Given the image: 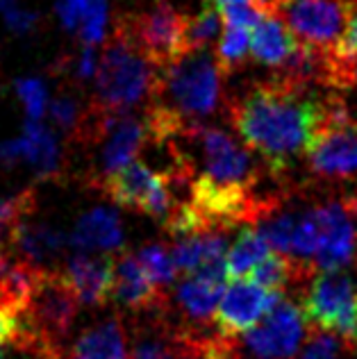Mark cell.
Segmentation results:
<instances>
[{
	"label": "cell",
	"instance_id": "cell-1",
	"mask_svg": "<svg viewBox=\"0 0 357 359\" xmlns=\"http://www.w3.org/2000/svg\"><path fill=\"white\" fill-rule=\"evenodd\" d=\"M335 96L312 84L271 75L239 91L228 102V118L248 150H255L274 177L291 171L328 128Z\"/></svg>",
	"mask_w": 357,
	"mask_h": 359
},
{
	"label": "cell",
	"instance_id": "cell-2",
	"mask_svg": "<svg viewBox=\"0 0 357 359\" xmlns=\"http://www.w3.org/2000/svg\"><path fill=\"white\" fill-rule=\"evenodd\" d=\"M157 73V66L139 50L123 23L116 21L100 55L89 105L102 114H126L153 98Z\"/></svg>",
	"mask_w": 357,
	"mask_h": 359
},
{
	"label": "cell",
	"instance_id": "cell-3",
	"mask_svg": "<svg viewBox=\"0 0 357 359\" xmlns=\"http://www.w3.org/2000/svg\"><path fill=\"white\" fill-rule=\"evenodd\" d=\"M78 294L73 291L64 271H43L30 305L18 316L14 346L36 359L60 357L67 348L64 341L69 339L78 318Z\"/></svg>",
	"mask_w": 357,
	"mask_h": 359
},
{
	"label": "cell",
	"instance_id": "cell-4",
	"mask_svg": "<svg viewBox=\"0 0 357 359\" xmlns=\"http://www.w3.org/2000/svg\"><path fill=\"white\" fill-rule=\"evenodd\" d=\"M221 78L223 73L210 48L189 50L159 69L150 100L189 126L201 123V118L214 114L219 107Z\"/></svg>",
	"mask_w": 357,
	"mask_h": 359
},
{
	"label": "cell",
	"instance_id": "cell-5",
	"mask_svg": "<svg viewBox=\"0 0 357 359\" xmlns=\"http://www.w3.org/2000/svg\"><path fill=\"white\" fill-rule=\"evenodd\" d=\"M130 359H230V339L187 327L166 309L130 314Z\"/></svg>",
	"mask_w": 357,
	"mask_h": 359
},
{
	"label": "cell",
	"instance_id": "cell-6",
	"mask_svg": "<svg viewBox=\"0 0 357 359\" xmlns=\"http://www.w3.org/2000/svg\"><path fill=\"white\" fill-rule=\"evenodd\" d=\"M300 307L312 327L357 344V285L349 273H316Z\"/></svg>",
	"mask_w": 357,
	"mask_h": 359
},
{
	"label": "cell",
	"instance_id": "cell-7",
	"mask_svg": "<svg viewBox=\"0 0 357 359\" xmlns=\"http://www.w3.org/2000/svg\"><path fill=\"white\" fill-rule=\"evenodd\" d=\"M116 21L123 23L139 50L157 69H164L184 55V32L189 16H184L168 0H155L139 12L119 14Z\"/></svg>",
	"mask_w": 357,
	"mask_h": 359
},
{
	"label": "cell",
	"instance_id": "cell-8",
	"mask_svg": "<svg viewBox=\"0 0 357 359\" xmlns=\"http://www.w3.org/2000/svg\"><path fill=\"white\" fill-rule=\"evenodd\" d=\"M180 139H191L201 150L203 173L212 182L225 187L255 189L260 180V166L246 146L237 144L228 132L219 128H205L196 123ZM177 139V141H180Z\"/></svg>",
	"mask_w": 357,
	"mask_h": 359
},
{
	"label": "cell",
	"instance_id": "cell-9",
	"mask_svg": "<svg viewBox=\"0 0 357 359\" xmlns=\"http://www.w3.org/2000/svg\"><path fill=\"white\" fill-rule=\"evenodd\" d=\"M312 214L318 225L314 269L332 273L357 264V198L314 205Z\"/></svg>",
	"mask_w": 357,
	"mask_h": 359
},
{
	"label": "cell",
	"instance_id": "cell-10",
	"mask_svg": "<svg viewBox=\"0 0 357 359\" xmlns=\"http://www.w3.org/2000/svg\"><path fill=\"white\" fill-rule=\"evenodd\" d=\"M285 298V291L260 287L252 280H234L216 307L214 330L225 339H237L262 323L278 302Z\"/></svg>",
	"mask_w": 357,
	"mask_h": 359
},
{
	"label": "cell",
	"instance_id": "cell-11",
	"mask_svg": "<svg viewBox=\"0 0 357 359\" xmlns=\"http://www.w3.org/2000/svg\"><path fill=\"white\" fill-rule=\"evenodd\" d=\"M150 139V128L146 116L137 114H109L105 130L98 139V162L96 171L91 173L89 184L93 187L98 180L116 173L119 168L137 162L139 153Z\"/></svg>",
	"mask_w": 357,
	"mask_h": 359
},
{
	"label": "cell",
	"instance_id": "cell-12",
	"mask_svg": "<svg viewBox=\"0 0 357 359\" xmlns=\"http://www.w3.org/2000/svg\"><path fill=\"white\" fill-rule=\"evenodd\" d=\"M278 16H283L298 41L318 48H335L346 23V9L339 0H285Z\"/></svg>",
	"mask_w": 357,
	"mask_h": 359
},
{
	"label": "cell",
	"instance_id": "cell-13",
	"mask_svg": "<svg viewBox=\"0 0 357 359\" xmlns=\"http://www.w3.org/2000/svg\"><path fill=\"white\" fill-rule=\"evenodd\" d=\"M305 157L309 173L321 180L357 177V121L323 130Z\"/></svg>",
	"mask_w": 357,
	"mask_h": 359
},
{
	"label": "cell",
	"instance_id": "cell-14",
	"mask_svg": "<svg viewBox=\"0 0 357 359\" xmlns=\"http://www.w3.org/2000/svg\"><path fill=\"white\" fill-rule=\"evenodd\" d=\"M225 294V282H212L198 276H187L171 289L166 300V311L177 323L196 330L214 325L216 307Z\"/></svg>",
	"mask_w": 357,
	"mask_h": 359
},
{
	"label": "cell",
	"instance_id": "cell-15",
	"mask_svg": "<svg viewBox=\"0 0 357 359\" xmlns=\"http://www.w3.org/2000/svg\"><path fill=\"white\" fill-rule=\"evenodd\" d=\"M64 276L69 278L82 307H105L114 296L116 262L112 255L75 252L67 259Z\"/></svg>",
	"mask_w": 357,
	"mask_h": 359
},
{
	"label": "cell",
	"instance_id": "cell-16",
	"mask_svg": "<svg viewBox=\"0 0 357 359\" xmlns=\"http://www.w3.org/2000/svg\"><path fill=\"white\" fill-rule=\"evenodd\" d=\"M114 296L112 300L123 307L128 314H144V311L166 309V298L159 294L153 280L139 262L137 252L121 250L116 257Z\"/></svg>",
	"mask_w": 357,
	"mask_h": 359
},
{
	"label": "cell",
	"instance_id": "cell-17",
	"mask_svg": "<svg viewBox=\"0 0 357 359\" xmlns=\"http://www.w3.org/2000/svg\"><path fill=\"white\" fill-rule=\"evenodd\" d=\"M62 359H130L128 323L119 314L84 327L64 348Z\"/></svg>",
	"mask_w": 357,
	"mask_h": 359
},
{
	"label": "cell",
	"instance_id": "cell-18",
	"mask_svg": "<svg viewBox=\"0 0 357 359\" xmlns=\"http://www.w3.org/2000/svg\"><path fill=\"white\" fill-rule=\"evenodd\" d=\"M71 248L89 255H112L123 250V225L114 210L96 207L84 212L69 234Z\"/></svg>",
	"mask_w": 357,
	"mask_h": 359
},
{
	"label": "cell",
	"instance_id": "cell-19",
	"mask_svg": "<svg viewBox=\"0 0 357 359\" xmlns=\"http://www.w3.org/2000/svg\"><path fill=\"white\" fill-rule=\"evenodd\" d=\"M162 177H164V173H155L153 168L137 159V162L119 168L116 173L98 180V182L93 184V189L102 191L119 207L144 212L148 198L153 196L155 187L159 184Z\"/></svg>",
	"mask_w": 357,
	"mask_h": 359
},
{
	"label": "cell",
	"instance_id": "cell-20",
	"mask_svg": "<svg viewBox=\"0 0 357 359\" xmlns=\"http://www.w3.org/2000/svg\"><path fill=\"white\" fill-rule=\"evenodd\" d=\"M7 245L23 262L36 269H48V264H55L67 252V248H71V241L62 230L50 228L48 223L23 221L12 232Z\"/></svg>",
	"mask_w": 357,
	"mask_h": 359
},
{
	"label": "cell",
	"instance_id": "cell-21",
	"mask_svg": "<svg viewBox=\"0 0 357 359\" xmlns=\"http://www.w3.org/2000/svg\"><path fill=\"white\" fill-rule=\"evenodd\" d=\"M298 46V39L278 14L262 16L250 30V57L264 66H283Z\"/></svg>",
	"mask_w": 357,
	"mask_h": 359
},
{
	"label": "cell",
	"instance_id": "cell-22",
	"mask_svg": "<svg viewBox=\"0 0 357 359\" xmlns=\"http://www.w3.org/2000/svg\"><path fill=\"white\" fill-rule=\"evenodd\" d=\"M177 273L182 276H196L203 266L212 262L228 257V234L225 230H205L191 237H182L171 248Z\"/></svg>",
	"mask_w": 357,
	"mask_h": 359
},
{
	"label": "cell",
	"instance_id": "cell-23",
	"mask_svg": "<svg viewBox=\"0 0 357 359\" xmlns=\"http://www.w3.org/2000/svg\"><path fill=\"white\" fill-rule=\"evenodd\" d=\"M21 139V153L23 162H27L39 180H58L64 171L62 164V150L55 135L43 126L41 121L27 118Z\"/></svg>",
	"mask_w": 357,
	"mask_h": 359
},
{
	"label": "cell",
	"instance_id": "cell-24",
	"mask_svg": "<svg viewBox=\"0 0 357 359\" xmlns=\"http://www.w3.org/2000/svg\"><path fill=\"white\" fill-rule=\"evenodd\" d=\"M48 269H36L32 264L16 257L9 266L0 273V307L21 316L32 300V294L39 285L41 273Z\"/></svg>",
	"mask_w": 357,
	"mask_h": 359
},
{
	"label": "cell",
	"instance_id": "cell-25",
	"mask_svg": "<svg viewBox=\"0 0 357 359\" xmlns=\"http://www.w3.org/2000/svg\"><path fill=\"white\" fill-rule=\"evenodd\" d=\"M269 241L264 239L255 225H243L239 230L237 239H234L232 248L225 257V266H228L230 280H246L250 273L255 271L257 264L269 257Z\"/></svg>",
	"mask_w": 357,
	"mask_h": 359
},
{
	"label": "cell",
	"instance_id": "cell-26",
	"mask_svg": "<svg viewBox=\"0 0 357 359\" xmlns=\"http://www.w3.org/2000/svg\"><path fill=\"white\" fill-rule=\"evenodd\" d=\"M139 262H142V266L146 269V273L153 280V285L159 289V294H162L166 300H168V294H171V289L177 285V269H175V262H173V255H171V248H166L164 243L159 241H153V243H146L139 248L137 252Z\"/></svg>",
	"mask_w": 357,
	"mask_h": 359
},
{
	"label": "cell",
	"instance_id": "cell-27",
	"mask_svg": "<svg viewBox=\"0 0 357 359\" xmlns=\"http://www.w3.org/2000/svg\"><path fill=\"white\" fill-rule=\"evenodd\" d=\"M250 55V30L248 27L234 25V23H223V34L221 41L216 46L214 57L223 75H232L239 71L246 57Z\"/></svg>",
	"mask_w": 357,
	"mask_h": 359
},
{
	"label": "cell",
	"instance_id": "cell-28",
	"mask_svg": "<svg viewBox=\"0 0 357 359\" xmlns=\"http://www.w3.org/2000/svg\"><path fill=\"white\" fill-rule=\"evenodd\" d=\"M36 189L27 187L14 196L0 198V245H7L12 232L36 210Z\"/></svg>",
	"mask_w": 357,
	"mask_h": 359
},
{
	"label": "cell",
	"instance_id": "cell-29",
	"mask_svg": "<svg viewBox=\"0 0 357 359\" xmlns=\"http://www.w3.org/2000/svg\"><path fill=\"white\" fill-rule=\"evenodd\" d=\"M223 27V16L216 7H205L201 14L189 16L184 32V53L210 48V43L219 36Z\"/></svg>",
	"mask_w": 357,
	"mask_h": 359
},
{
	"label": "cell",
	"instance_id": "cell-30",
	"mask_svg": "<svg viewBox=\"0 0 357 359\" xmlns=\"http://www.w3.org/2000/svg\"><path fill=\"white\" fill-rule=\"evenodd\" d=\"M48 111H50L53 123L58 126V130L64 137L71 139V141L78 139L80 128L84 123V111H87V109L80 107L78 100L71 98V96H58L50 102Z\"/></svg>",
	"mask_w": 357,
	"mask_h": 359
},
{
	"label": "cell",
	"instance_id": "cell-31",
	"mask_svg": "<svg viewBox=\"0 0 357 359\" xmlns=\"http://www.w3.org/2000/svg\"><path fill=\"white\" fill-rule=\"evenodd\" d=\"M107 5L109 0H89V9L84 14V21L80 25V41L82 46H96L105 39V25H107Z\"/></svg>",
	"mask_w": 357,
	"mask_h": 359
},
{
	"label": "cell",
	"instance_id": "cell-32",
	"mask_svg": "<svg viewBox=\"0 0 357 359\" xmlns=\"http://www.w3.org/2000/svg\"><path fill=\"white\" fill-rule=\"evenodd\" d=\"M16 93L27 111V118L41 121L46 109H48V91H46V84L36 78H23L16 82Z\"/></svg>",
	"mask_w": 357,
	"mask_h": 359
},
{
	"label": "cell",
	"instance_id": "cell-33",
	"mask_svg": "<svg viewBox=\"0 0 357 359\" xmlns=\"http://www.w3.org/2000/svg\"><path fill=\"white\" fill-rule=\"evenodd\" d=\"M0 14H3L9 30L16 34L30 32L36 25V21H39V14L30 12V9L23 7L18 0H0Z\"/></svg>",
	"mask_w": 357,
	"mask_h": 359
},
{
	"label": "cell",
	"instance_id": "cell-34",
	"mask_svg": "<svg viewBox=\"0 0 357 359\" xmlns=\"http://www.w3.org/2000/svg\"><path fill=\"white\" fill-rule=\"evenodd\" d=\"M332 55L337 60H357V7L349 9L346 12V23H344V30L337 39Z\"/></svg>",
	"mask_w": 357,
	"mask_h": 359
},
{
	"label": "cell",
	"instance_id": "cell-35",
	"mask_svg": "<svg viewBox=\"0 0 357 359\" xmlns=\"http://www.w3.org/2000/svg\"><path fill=\"white\" fill-rule=\"evenodd\" d=\"M55 9H58L62 25L67 27L69 32H78L84 21V14H87V9H89V0H58Z\"/></svg>",
	"mask_w": 357,
	"mask_h": 359
},
{
	"label": "cell",
	"instance_id": "cell-36",
	"mask_svg": "<svg viewBox=\"0 0 357 359\" xmlns=\"http://www.w3.org/2000/svg\"><path fill=\"white\" fill-rule=\"evenodd\" d=\"M357 84V60H337L335 57V75H332V87L346 89Z\"/></svg>",
	"mask_w": 357,
	"mask_h": 359
},
{
	"label": "cell",
	"instance_id": "cell-37",
	"mask_svg": "<svg viewBox=\"0 0 357 359\" xmlns=\"http://www.w3.org/2000/svg\"><path fill=\"white\" fill-rule=\"evenodd\" d=\"M96 71H98L96 50H93V46H82V53H80L75 75H78L80 80H89V78H96Z\"/></svg>",
	"mask_w": 357,
	"mask_h": 359
},
{
	"label": "cell",
	"instance_id": "cell-38",
	"mask_svg": "<svg viewBox=\"0 0 357 359\" xmlns=\"http://www.w3.org/2000/svg\"><path fill=\"white\" fill-rule=\"evenodd\" d=\"M18 162H23L21 139L0 141V164H3V166H14Z\"/></svg>",
	"mask_w": 357,
	"mask_h": 359
},
{
	"label": "cell",
	"instance_id": "cell-39",
	"mask_svg": "<svg viewBox=\"0 0 357 359\" xmlns=\"http://www.w3.org/2000/svg\"><path fill=\"white\" fill-rule=\"evenodd\" d=\"M16 330H18V316H14L5 307H0V346L14 344Z\"/></svg>",
	"mask_w": 357,
	"mask_h": 359
},
{
	"label": "cell",
	"instance_id": "cell-40",
	"mask_svg": "<svg viewBox=\"0 0 357 359\" xmlns=\"http://www.w3.org/2000/svg\"><path fill=\"white\" fill-rule=\"evenodd\" d=\"M50 359H62V355H60V357H50Z\"/></svg>",
	"mask_w": 357,
	"mask_h": 359
},
{
	"label": "cell",
	"instance_id": "cell-41",
	"mask_svg": "<svg viewBox=\"0 0 357 359\" xmlns=\"http://www.w3.org/2000/svg\"><path fill=\"white\" fill-rule=\"evenodd\" d=\"M0 359H3V351H0Z\"/></svg>",
	"mask_w": 357,
	"mask_h": 359
}]
</instances>
